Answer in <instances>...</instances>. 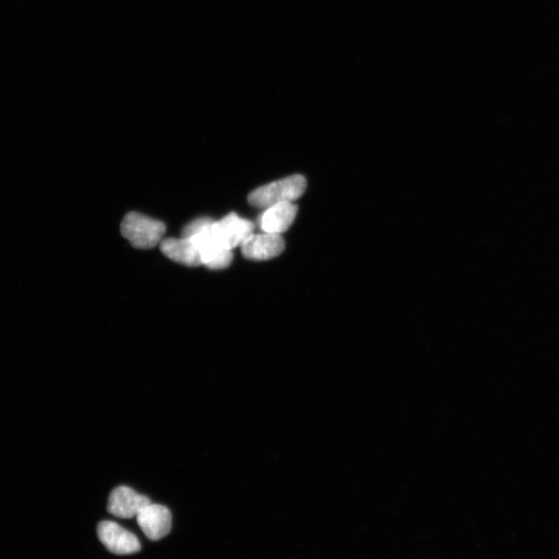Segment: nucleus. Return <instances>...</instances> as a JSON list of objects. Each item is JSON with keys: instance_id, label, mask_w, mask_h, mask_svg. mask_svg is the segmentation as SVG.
Segmentation results:
<instances>
[{"instance_id": "nucleus-8", "label": "nucleus", "mask_w": 559, "mask_h": 559, "mask_svg": "<svg viewBox=\"0 0 559 559\" xmlns=\"http://www.w3.org/2000/svg\"><path fill=\"white\" fill-rule=\"evenodd\" d=\"M150 503L149 497L137 493L130 487L120 486L109 496L108 512L118 518L131 519L137 517L140 511Z\"/></svg>"}, {"instance_id": "nucleus-2", "label": "nucleus", "mask_w": 559, "mask_h": 559, "mask_svg": "<svg viewBox=\"0 0 559 559\" xmlns=\"http://www.w3.org/2000/svg\"><path fill=\"white\" fill-rule=\"evenodd\" d=\"M306 189L307 181L304 176L291 175L254 190L248 195V201L252 206L266 209L284 202H294L305 193Z\"/></svg>"}, {"instance_id": "nucleus-10", "label": "nucleus", "mask_w": 559, "mask_h": 559, "mask_svg": "<svg viewBox=\"0 0 559 559\" xmlns=\"http://www.w3.org/2000/svg\"><path fill=\"white\" fill-rule=\"evenodd\" d=\"M161 252L170 260L184 264L185 267L202 266L201 255L192 238H166L160 243Z\"/></svg>"}, {"instance_id": "nucleus-7", "label": "nucleus", "mask_w": 559, "mask_h": 559, "mask_svg": "<svg viewBox=\"0 0 559 559\" xmlns=\"http://www.w3.org/2000/svg\"><path fill=\"white\" fill-rule=\"evenodd\" d=\"M245 258L253 261H264L278 258L285 248L284 238L280 235L262 232L253 233L240 246Z\"/></svg>"}, {"instance_id": "nucleus-5", "label": "nucleus", "mask_w": 559, "mask_h": 559, "mask_svg": "<svg viewBox=\"0 0 559 559\" xmlns=\"http://www.w3.org/2000/svg\"><path fill=\"white\" fill-rule=\"evenodd\" d=\"M254 227L251 221L243 219L233 213L212 224V231L216 238L231 250L242 246L245 240L253 235Z\"/></svg>"}, {"instance_id": "nucleus-4", "label": "nucleus", "mask_w": 559, "mask_h": 559, "mask_svg": "<svg viewBox=\"0 0 559 559\" xmlns=\"http://www.w3.org/2000/svg\"><path fill=\"white\" fill-rule=\"evenodd\" d=\"M98 535L103 545L114 554H133L142 549V543L134 533L112 522H100L98 526Z\"/></svg>"}, {"instance_id": "nucleus-6", "label": "nucleus", "mask_w": 559, "mask_h": 559, "mask_svg": "<svg viewBox=\"0 0 559 559\" xmlns=\"http://www.w3.org/2000/svg\"><path fill=\"white\" fill-rule=\"evenodd\" d=\"M137 523L142 531L152 541L165 538L171 531L173 517L170 511L162 504H147L137 515Z\"/></svg>"}, {"instance_id": "nucleus-9", "label": "nucleus", "mask_w": 559, "mask_h": 559, "mask_svg": "<svg viewBox=\"0 0 559 559\" xmlns=\"http://www.w3.org/2000/svg\"><path fill=\"white\" fill-rule=\"evenodd\" d=\"M298 215V206L293 202H284L266 208L259 219L263 232L281 236L289 230Z\"/></svg>"}, {"instance_id": "nucleus-3", "label": "nucleus", "mask_w": 559, "mask_h": 559, "mask_svg": "<svg viewBox=\"0 0 559 559\" xmlns=\"http://www.w3.org/2000/svg\"><path fill=\"white\" fill-rule=\"evenodd\" d=\"M121 235L137 248H152L162 242L165 235L164 223L136 212L129 213L121 225Z\"/></svg>"}, {"instance_id": "nucleus-1", "label": "nucleus", "mask_w": 559, "mask_h": 559, "mask_svg": "<svg viewBox=\"0 0 559 559\" xmlns=\"http://www.w3.org/2000/svg\"><path fill=\"white\" fill-rule=\"evenodd\" d=\"M213 220L201 217L193 221L183 230V237L192 238L201 255L202 266L209 269H227L233 259L231 248L223 246L212 231Z\"/></svg>"}]
</instances>
